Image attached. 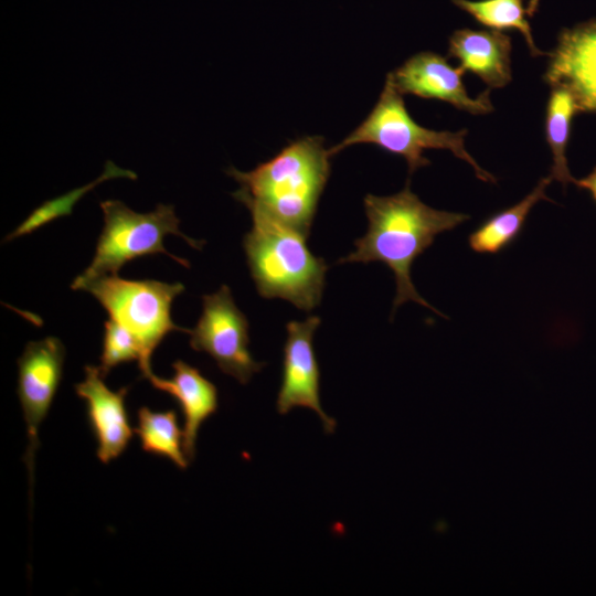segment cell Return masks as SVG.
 Wrapping results in <instances>:
<instances>
[{
    "instance_id": "obj_1",
    "label": "cell",
    "mask_w": 596,
    "mask_h": 596,
    "mask_svg": "<svg viewBox=\"0 0 596 596\" xmlns=\"http://www.w3.org/2000/svg\"><path fill=\"white\" fill-rule=\"evenodd\" d=\"M364 209L368 231L354 241L355 249L338 263H383L395 278L393 311L404 302L414 301L445 317L418 294L412 281L411 267L438 234L454 230L469 216L428 206L411 191L408 182L393 195L368 194Z\"/></svg>"
},
{
    "instance_id": "obj_2",
    "label": "cell",
    "mask_w": 596,
    "mask_h": 596,
    "mask_svg": "<svg viewBox=\"0 0 596 596\" xmlns=\"http://www.w3.org/2000/svg\"><path fill=\"white\" fill-rule=\"evenodd\" d=\"M330 158L321 137H305L251 171L230 167L226 173L240 184L235 200L308 237L330 174Z\"/></svg>"
},
{
    "instance_id": "obj_3",
    "label": "cell",
    "mask_w": 596,
    "mask_h": 596,
    "mask_svg": "<svg viewBox=\"0 0 596 596\" xmlns=\"http://www.w3.org/2000/svg\"><path fill=\"white\" fill-rule=\"evenodd\" d=\"M253 226L243 238L247 265L263 298H280L310 311L322 298L328 265L307 246V236L265 213L249 211Z\"/></svg>"
},
{
    "instance_id": "obj_4",
    "label": "cell",
    "mask_w": 596,
    "mask_h": 596,
    "mask_svg": "<svg viewBox=\"0 0 596 596\" xmlns=\"http://www.w3.org/2000/svg\"><path fill=\"white\" fill-rule=\"evenodd\" d=\"M104 226L97 241L91 265L78 275L72 289L78 290L86 281L104 276L118 275L126 263L156 254H166L184 267L190 263L170 254L163 246L168 234L182 237L191 247L200 249L204 242L191 238L180 228L174 206L159 203L151 212L139 213L118 200L100 202Z\"/></svg>"
},
{
    "instance_id": "obj_5",
    "label": "cell",
    "mask_w": 596,
    "mask_h": 596,
    "mask_svg": "<svg viewBox=\"0 0 596 596\" xmlns=\"http://www.w3.org/2000/svg\"><path fill=\"white\" fill-rule=\"evenodd\" d=\"M466 129L456 132L436 131L419 126L409 116L402 94L386 78L380 98L365 120L340 143L328 149L331 157L356 143H373L383 150L403 157L412 174L430 161L424 156L427 149H447L469 163L476 177L496 183V178L483 170L465 149Z\"/></svg>"
},
{
    "instance_id": "obj_6",
    "label": "cell",
    "mask_w": 596,
    "mask_h": 596,
    "mask_svg": "<svg viewBox=\"0 0 596 596\" xmlns=\"http://www.w3.org/2000/svg\"><path fill=\"white\" fill-rule=\"evenodd\" d=\"M78 290L92 294L110 319L138 339L142 349L138 366L146 380L153 374L151 355L162 340L172 331L190 332L171 318L172 302L184 291L181 283L130 280L118 275H104L86 281Z\"/></svg>"
},
{
    "instance_id": "obj_7",
    "label": "cell",
    "mask_w": 596,
    "mask_h": 596,
    "mask_svg": "<svg viewBox=\"0 0 596 596\" xmlns=\"http://www.w3.org/2000/svg\"><path fill=\"white\" fill-rule=\"evenodd\" d=\"M202 301L201 317L189 332L190 347L207 353L223 373L246 384L265 365L254 360L248 350L249 323L246 316L235 305L226 285L204 295Z\"/></svg>"
},
{
    "instance_id": "obj_8",
    "label": "cell",
    "mask_w": 596,
    "mask_h": 596,
    "mask_svg": "<svg viewBox=\"0 0 596 596\" xmlns=\"http://www.w3.org/2000/svg\"><path fill=\"white\" fill-rule=\"evenodd\" d=\"M66 350L56 337L29 342L18 359L17 393L25 422L29 446L24 461L33 483L38 430L60 386Z\"/></svg>"
},
{
    "instance_id": "obj_9",
    "label": "cell",
    "mask_w": 596,
    "mask_h": 596,
    "mask_svg": "<svg viewBox=\"0 0 596 596\" xmlns=\"http://www.w3.org/2000/svg\"><path fill=\"white\" fill-rule=\"evenodd\" d=\"M320 318L312 316L304 321L286 324L283 379L277 396V412L285 415L295 407L310 408L320 417L324 432L331 434L336 421L326 414L320 403V369L313 350V336Z\"/></svg>"
},
{
    "instance_id": "obj_10",
    "label": "cell",
    "mask_w": 596,
    "mask_h": 596,
    "mask_svg": "<svg viewBox=\"0 0 596 596\" xmlns=\"http://www.w3.org/2000/svg\"><path fill=\"white\" fill-rule=\"evenodd\" d=\"M465 72L461 66L451 67L446 58L436 53L421 52L386 78L402 95L439 99L473 115L492 111L489 89L476 98L468 95L461 81Z\"/></svg>"
},
{
    "instance_id": "obj_11",
    "label": "cell",
    "mask_w": 596,
    "mask_h": 596,
    "mask_svg": "<svg viewBox=\"0 0 596 596\" xmlns=\"http://www.w3.org/2000/svg\"><path fill=\"white\" fill-rule=\"evenodd\" d=\"M549 55L545 82L568 91L578 113H596V20L564 29Z\"/></svg>"
},
{
    "instance_id": "obj_12",
    "label": "cell",
    "mask_w": 596,
    "mask_h": 596,
    "mask_svg": "<svg viewBox=\"0 0 596 596\" xmlns=\"http://www.w3.org/2000/svg\"><path fill=\"white\" fill-rule=\"evenodd\" d=\"M84 371L85 377L75 385V392L86 402L87 418L97 441V457L108 464L125 451L134 434L125 405L129 387L111 391L99 366L86 365Z\"/></svg>"
},
{
    "instance_id": "obj_13",
    "label": "cell",
    "mask_w": 596,
    "mask_h": 596,
    "mask_svg": "<svg viewBox=\"0 0 596 596\" xmlns=\"http://www.w3.org/2000/svg\"><path fill=\"white\" fill-rule=\"evenodd\" d=\"M172 368L174 374L170 379L151 374L148 381L155 389L170 394L179 403L184 417L183 449L190 462L195 456V443L201 425L217 411V389L196 368L182 360L174 361Z\"/></svg>"
},
{
    "instance_id": "obj_14",
    "label": "cell",
    "mask_w": 596,
    "mask_h": 596,
    "mask_svg": "<svg viewBox=\"0 0 596 596\" xmlns=\"http://www.w3.org/2000/svg\"><path fill=\"white\" fill-rule=\"evenodd\" d=\"M511 47V38L499 30L461 29L449 38L448 55L489 88H501L512 79Z\"/></svg>"
},
{
    "instance_id": "obj_15",
    "label": "cell",
    "mask_w": 596,
    "mask_h": 596,
    "mask_svg": "<svg viewBox=\"0 0 596 596\" xmlns=\"http://www.w3.org/2000/svg\"><path fill=\"white\" fill-rule=\"evenodd\" d=\"M553 179L540 180L536 187L520 202L486 219L468 237L470 248L478 254H498L510 246L521 234L533 206L552 201L545 194Z\"/></svg>"
},
{
    "instance_id": "obj_16",
    "label": "cell",
    "mask_w": 596,
    "mask_h": 596,
    "mask_svg": "<svg viewBox=\"0 0 596 596\" xmlns=\"http://www.w3.org/2000/svg\"><path fill=\"white\" fill-rule=\"evenodd\" d=\"M135 429L143 451L162 456L178 468L185 469L189 460L183 449V430L178 425L174 409L153 412L142 406L138 409Z\"/></svg>"
},
{
    "instance_id": "obj_17",
    "label": "cell",
    "mask_w": 596,
    "mask_h": 596,
    "mask_svg": "<svg viewBox=\"0 0 596 596\" xmlns=\"http://www.w3.org/2000/svg\"><path fill=\"white\" fill-rule=\"evenodd\" d=\"M576 113L578 110L570 92L562 87H552L546 108L545 137L553 158L550 175L563 187L576 182L566 158L572 118Z\"/></svg>"
},
{
    "instance_id": "obj_18",
    "label": "cell",
    "mask_w": 596,
    "mask_h": 596,
    "mask_svg": "<svg viewBox=\"0 0 596 596\" xmlns=\"http://www.w3.org/2000/svg\"><path fill=\"white\" fill-rule=\"evenodd\" d=\"M524 0H453L459 9L479 23L493 30L515 29L522 33L533 57L545 55L534 44L531 26L525 18ZM528 15V14H526Z\"/></svg>"
},
{
    "instance_id": "obj_19",
    "label": "cell",
    "mask_w": 596,
    "mask_h": 596,
    "mask_svg": "<svg viewBox=\"0 0 596 596\" xmlns=\"http://www.w3.org/2000/svg\"><path fill=\"white\" fill-rule=\"evenodd\" d=\"M118 177L136 179L137 174L130 170L116 167L111 161H107L103 174L99 175L95 181L74 189L58 198L44 202L36 207L13 232H11L4 238V241L8 242L28 235L56 219L70 215L75 203L82 196H84V194L100 182Z\"/></svg>"
},
{
    "instance_id": "obj_20",
    "label": "cell",
    "mask_w": 596,
    "mask_h": 596,
    "mask_svg": "<svg viewBox=\"0 0 596 596\" xmlns=\"http://www.w3.org/2000/svg\"><path fill=\"white\" fill-rule=\"evenodd\" d=\"M142 349L138 339L113 319L105 321V333L99 369L104 377L119 364L140 362Z\"/></svg>"
},
{
    "instance_id": "obj_21",
    "label": "cell",
    "mask_w": 596,
    "mask_h": 596,
    "mask_svg": "<svg viewBox=\"0 0 596 596\" xmlns=\"http://www.w3.org/2000/svg\"><path fill=\"white\" fill-rule=\"evenodd\" d=\"M575 184L587 190L596 202V167L585 178L576 180Z\"/></svg>"
},
{
    "instance_id": "obj_22",
    "label": "cell",
    "mask_w": 596,
    "mask_h": 596,
    "mask_svg": "<svg viewBox=\"0 0 596 596\" xmlns=\"http://www.w3.org/2000/svg\"><path fill=\"white\" fill-rule=\"evenodd\" d=\"M540 0H529L528 7H526V14L529 17H532L538 8H539Z\"/></svg>"
}]
</instances>
